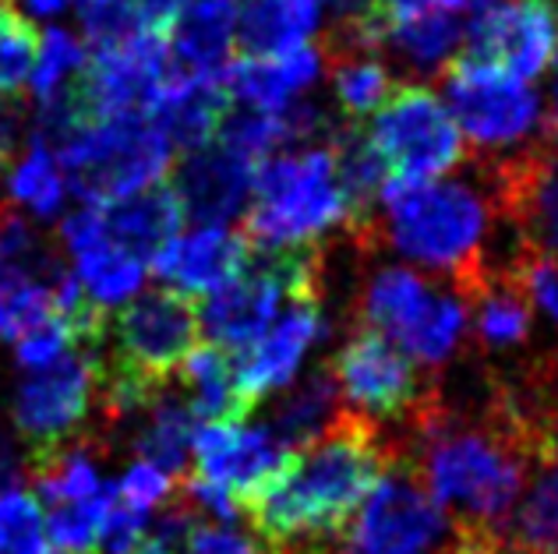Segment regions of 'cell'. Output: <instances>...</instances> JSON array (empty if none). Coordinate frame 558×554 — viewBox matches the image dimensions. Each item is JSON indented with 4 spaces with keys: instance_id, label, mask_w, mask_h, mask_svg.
I'll list each match as a JSON object with an SVG mask.
<instances>
[{
    "instance_id": "obj_19",
    "label": "cell",
    "mask_w": 558,
    "mask_h": 554,
    "mask_svg": "<svg viewBox=\"0 0 558 554\" xmlns=\"http://www.w3.org/2000/svg\"><path fill=\"white\" fill-rule=\"evenodd\" d=\"M238 53V0H191L170 28L178 75H223Z\"/></svg>"
},
{
    "instance_id": "obj_5",
    "label": "cell",
    "mask_w": 558,
    "mask_h": 554,
    "mask_svg": "<svg viewBox=\"0 0 558 554\" xmlns=\"http://www.w3.org/2000/svg\"><path fill=\"white\" fill-rule=\"evenodd\" d=\"M53 156L68 170V184L82 198V206L107 209L113 201L167 181L178 152L149 116L128 113L78 127L68 141L57 145Z\"/></svg>"
},
{
    "instance_id": "obj_42",
    "label": "cell",
    "mask_w": 558,
    "mask_h": 554,
    "mask_svg": "<svg viewBox=\"0 0 558 554\" xmlns=\"http://www.w3.org/2000/svg\"><path fill=\"white\" fill-rule=\"evenodd\" d=\"M68 4V0H28V8H33L36 14H57Z\"/></svg>"
},
{
    "instance_id": "obj_32",
    "label": "cell",
    "mask_w": 558,
    "mask_h": 554,
    "mask_svg": "<svg viewBox=\"0 0 558 554\" xmlns=\"http://www.w3.org/2000/svg\"><path fill=\"white\" fill-rule=\"evenodd\" d=\"M89 61V53L85 47L68 33V28L53 25L47 36H43V47H39V61H36V71H33V93L43 103V99H50L64 89V85L78 75Z\"/></svg>"
},
{
    "instance_id": "obj_39",
    "label": "cell",
    "mask_w": 558,
    "mask_h": 554,
    "mask_svg": "<svg viewBox=\"0 0 558 554\" xmlns=\"http://www.w3.org/2000/svg\"><path fill=\"white\" fill-rule=\"evenodd\" d=\"M442 554H509L506 541H484V537H457L446 544Z\"/></svg>"
},
{
    "instance_id": "obj_17",
    "label": "cell",
    "mask_w": 558,
    "mask_h": 554,
    "mask_svg": "<svg viewBox=\"0 0 558 554\" xmlns=\"http://www.w3.org/2000/svg\"><path fill=\"white\" fill-rule=\"evenodd\" d=\"M230 107L233 96L227 89V71L223 75H178V71H170V82L163 96L156 99L149 121L163 131L173 152L187 156L216 141Z\"/></svg>"
},
{
    "instance_id": "obj_3",
    "label": "cell",
    "mask_w": 558,
    "mask_h": 554,
    "mask_svg": "<svg viewBox=\"0 0 558 554\" xmlns=\"http://www.w3.org/2000/svg\"><path fill=\"white\" fill-rule=\"evenodd\" d=\"M347 325L381 332L424 371L442 374L466 340L470 311L463 290L446 275L414 266H378L361 275Z\"/></svg>"
},
{
    "instance_id": "obj_16",
    "label": "cell",
    "mask_w": 558,
    "mask_h": 554,
    "mask_svg": "<svg viewBox=\"0 0 558 554\" xmlns=\"http://www.w3.org/2000/svg\"><path fill=\"white\" fill-rule=\"evenodd\" d=\"M252 241L244 230L230 226H198L173 237L153 258V272L181 290V294H216L233 275H241L252 261Z\"/></svg>"
},
{
    "instance_id": "obj_30",
    "label": "cell",
    "mask_w": 558,
    "mask_h": 554,
    "mask_svg": "<svg viewBox=\"0 0 558 554\" xmlns=\"http://www.w3.org/2000/svg\"><path fill=\"white\" fill-rule=\"evenodd\" d=\"M113 502V484H102L99 494L75 505L53 508L47 519V537L53 554H99L102 522H107Z\"/></svg>"
},
{
    "instance_id": "obj_11",
    "label": "cell",
    "mask_w": 558,
    "mask_h": 554,
    "mask_svg": "<svg viewBox=\"0 0 558 554\" xmlns=\"http://www.w3.org/2000/svg\"><path fill=\"white\" fill-rule=\"evenodd\" d=\"M558 22L545 0H470L466 61L502 67L512 78H537L555 61Z\"/></svg>"
},
{
    "instance_id": "obj_20",
    "label": "cell",
    "mask_w": 558,
    "mask_h": 554,
    "mask_svg": "<svg viewBox=\"0 0 558 554\" xmlns=\"http://www.w3.org/2000/svg\"><path fill=\"white\" fill-rule=\"evenodd\" d=\"M322 50L301 47L283 57H269V61H252V57H238L227 67V89L230 96L258 113H283L298 96L307 93L322 75Z\"/></svg>"
},
{
    "instance_id": "obj_13",
    "label": "cell",
    "mask_w": 558,
    "mask_h": 554,
    "mask_svg": "<svg viewBox=\"0 0 558 554\" xmlns=\"http://www.w3.org/2000/svg\"><path fill=\"white\" fill-rule=\"evenodd\" d=\"M258 167L223 141L181 156L170 184L181 198L184 220L195 226H230L244 212L247 195H255Z\"/></svg>"
},
{
    "instance_id": "obj_15",
    "label": "cell",
    "mask_w": 558,
    "mask_h": 554,
    "mask_svg": "<svg viewBox=\"0 0 558 554\" xmlns=\"http://www.w3.org/2000/svg\"><path fill=\"white\" fill-rule=\"evenodd\" d=\"M460 290L466 297L470 332H474L481 354L502 357L498 364H506L509 354L531 343L537 304L520 275V261L517 266H484Z\"/></svg>"
},
{
    "instance_id": "obj_27",
    "label": "cell",
    "mask_w": 558,
    "mask_h": 554,
    "mask_svg": "<svg viewBox=\"0 0 558 554\" xmlns=\"http://www.w3.org/2000/svg\"><path fill=\"white\" fill-rule=\"evenodd\" d=\"M509 554H558V459L534 466L506 530Z\"/></svg>"
},
{
    "instance_id": "obj_6",
    "label": "cell",
    "mask_w": 558,
    "mask_h": 554,
    "mask_svg": "<svg viewBox=\"0 0 558 554\" xmlns=\"http://www.w3.org/2000/svg\"><path fill=\"white\" fill-rule=\"evenodd\" d=\"M329 364L350 410L392 434L407 431L417 417L428 414L442 389V374L424 371L392 340L364 325L350 329L347 343Z\"/></svg>"
},
{
    "instance_id": "obj_34",
    "label": "cell",
    "mask_w": 558,
    "mask_h": 554,
    "mask_svg": "<svg viewBox=\"0 0 558 554\" xmlns=\"http://www.w3.org/2000/svg\"><path fill=\"white\" fill-rule=\"evenodd\" d=\"M173 488H178V480L159 473L156 466H149V463H135L124 473L121 484H117V498H121L124 505H131V508H138V513H145V516H153L156 505L170 502Z\"/></svg>"
},
{
    "instance_id": "obj_8",
    "label": "cell",
    "mask_w": 558,
    "mask_h": 554,
    "mask_svg": "<svg viewBox=\"0 0 558 554\" xmlns=\"http://www.w3.org/2000/svg\"><path fill=\"white\" fill-rule=\"evenodd\" d=\"M372 149L400 181H442L466 159L463 131L435 89L421 82H400L372 113Z\"/></svg>"
},
{
    "instance_id": "obj_22",
    "label": "cell",
    "mask_w": 558,
    "mask_h": 554,
    "mask_svg": "<svg viewBox=\"0 0 558 554\" xmlns=\"http://www.w3.org/2000/svg\"><path fill=\"white\" fill-rule=\"evenodd\" d=\"M318 0H238V57L269 61L307 47Z\"/></svg>"
},
{
    "instance_id": "obj_7",
    "label": "cell",
    "mask_w": 558,
    "mask_h": 554,
    "mask_svg": "<svg viewBox=\"0 0 558 554\" xmlns=\"http://www.w3.org/2000/svg\"><path fill=\"white\" fill-rule=\"evenodd\" d=\"M99 382L102 349H71L50 368L25 378L14 399V431L25 442L22 473L50 463L68 445L89 439Z\"/></svg>"
},
{
    "instance_id": "obj_4",
    "label": "cell",
    "mask_w": 558,
    "mask_h": 554,
    "mask_svg": "<svg viewBox=\"0 0 558 554\" xmlns=\"http://www.w3.org/2000/svg\"><path fill=\"white\" fill-rule=\"evenodd\" d=\"M350 212L329 145L276 152L258 167L255 206L244 212V237L255 251L322 244L332 230H347Z\"/></svg>"
},
{
    "instance_id": "obj_41",
    "label": "cell",
    "mask_w": 558,
    "mask_h": 554,
    "mask_svg": "<svg viewBox=\"0 0 558 554\" xmlns=\"http://www.w3.org/2000/svg\"><path fill=\"white\" fill-rule=\"evenodd\" d=\"M128 554H178V551H173L170 544H163V541H156V537H142V541Z\"/></svg>"
},
{
    "instance_id": "obj_29",
    "label": "cell",
    "mask_w": 558,
    "mask_h": 554,
    "mask_svg": "<svg viewBox=\"0 0 558 554\" xmlns=\"http://www.w3.org/2000/svg\"><path fill=\"white\" fill-rule=\"evenodd\" d=\"M8 195L19 206H28L36 216H53L64 206V177H61V163L50 152L47 141H39L33 135L28 152L19 159V167L11 170L8 181Z\"/></svg>"
},
{
    "instance_id": "obj_35",
    "label": "cell",
    "mask_w": 558,
    "mask_h": 554,
    "mask_svg": "<svg viewBox=\"0 0 558 554\" xmlns=\"http://www.w3.org/2000/svg\"><path fill=\"white\" fill-rule=\"evenodd\" d=\"M184 554H266L255 537H244L230 522H195L184 537Z\"/></svg>"
},
{
    "instance_id": "obj_43",
    "label": "cell",
    "mask_w": 558,
    "mask_h": 554,
    "mask_svg": "<svg viewBox=\"0 0 558 554\" xmlns=\"http://www.w3.org/2000/svg\"><path fill=\"white\" fill-rule=\"evenodd\" d=\"M545 4L551 8V14H555V22H558V0H545Z\"/></svg>"
},
{
    "instance_id": "obj_33",
    "label": "cell",
    "mask_w": 558,
    "mask_h": 554,
    "mask_svg": "<svg viewBox=\"0 0 558 554\" xmlns=\"http://www.w3.org/2000/svg\"><path fill=\"white\" fill-rule=\"evenodd\" d=\"M71 349H75V332H71V325L61 315H50L47 322L36 325L33 332L19 340V364L22 368L43 371L61 357H68Z\"/></svg>"
},
{
    "instance_id": "obj_24",
    "label": "cell",
    "mask_w": 558,
    "mask_h": 554,
    "mask_svg": "<svg viewBox=\"0 0 558 554\" xmlns=\"http://www.w3.org/2000/svg\"><path fill=\"white\" fill-rule=\"evenodd\" d=\"M463 39H466L463 14L452 11L421 14V19L400 22L381 33V57H389L396 67L410 71V75L435 78L446 75V67L457 61Z\"/></svg>"
},
{
    "instance_id": "obj_40",
    "label": "cell",
    "mask_w": 558,
    "mask_h": 554,
    "mask_svg": "<svg viewBox=\"0 0 558 554\" xmlns=\"http://www.w3.org/2000/svg\"><path fill=\"white\" fill-rule=\"evenodd\" d=\"M318 4H326L332 11V25L336 22H357L368 14L372 0H318Z\"/></svg>"
},
{
    "instance_id": "obj_25",
    "label": "cell",
    "mask_w": 558,
    "mask_h": 554,
    "mask_svg": "<svg viewBox=\"0 0 558 554\" xmlns=\"http://www.w3.org/2000/svg\"><path fill=\"white\" fill-rule=\"evenodd\" d=\"M181 392L198 424H244L247 410L238 396V378L227 349L202 343L181 368Z\"/></svg>"
},
{
    "instance_id": "obj_38",
    "label": "cell",
    "mask_w": 558,
    "mask_h": 554,
    "mask_svg": "<svg viewBox=\"0 0 558 554\" xmlns=\"http://www.w3.org/2000/svg\"><path fill=\"white\" fill-rule=\"evenodd\" d=\"M187 4H191V0H138L142 25L153 28V33H170L173 22L181 19V11Z\"/></svg>"
},
{
    "instance_id": "obj_2",
    "label": "cell",
    "mask_w": 558,
    "mask_h": 554,
    "mask_svg": "<svg viewBox=\"0 0 558 554\" xmlns=\"http://www.w3.org/2000/svg\"><path fill=\"white\" fill-rule=\"evenodd\" d=\"M495 226V209L477 181L389 177L381 187L375 244L378 251L392 247L424 266V272L463 286L488 266V237Z\"/></svg>"
},
{
    "instance_id": "obj_37",
    "label": "cell",
    "mask_w": 558,
    "mask_h": 554,
    "mask_svg": "<svg viewBox=\"0 0 558 554\" xmlns=\"http://www.w3.org/2000/svg\"><path fill=\"white\" fill-rule=\"evenodd\" d=\"M22 135H25V103L19 96H0V177L19 167Z\"/></svg>"
},
{
    "instance_id": "obj_12",
    "label": "cell",
    "mask_w": 558,
    "mask_h": 554,
    "mask_svg": "<svg viewBox=\"0 0 558 554\" xmlns=\"http://www.w3.org/2000/svg\"><path fill=\"white\" fill-rule=\"evenodd\" d=\"M298 459L269 428L247 424H202L195 431V470L191 477L205 480L230 494L238 513H247L262 494H269Z\"/></svg>"
},
{
    "instance_id": "obj_18",
    "label": "cell",
    "mask_w": 558,
    "mask_h": 554,
    "mask_svg": "<svg viewBox=\"0 0 558 554\" xmlns=\"http://www.w3.org/2000/svg\"><path fill=\"white\" fill-rule=\"evenodd\" d=\"M322 64L329 67L332 96L340 107L347 124H364V116H372L396 89L389 64L381 61V53L364 47L343 28H326V36L318 42Z\"/></svg>"
},
{
    "instance_id": "obj_26",
    "label": "cell",
    "mask_w": 558,
    "mask_h": 554,
    "mask_svg": "<svg viewBox=\"0 0 558 554\" xmlns=\"http://www.w3.org/2000/svg\"><path fill=\"white\" fill-rule=\"evenodd\" d=\"M198 417L191 414V406L184 399V392H163L153 410H149V424L142 428L135 448L142 452V463L156 466L159 473H167L170 480H181L191 473L187 459L195 452V431H198Z\"/></svg>"
},
{
    "instance_id": "obj_31",
    "label": "cell",
    "mask_w": 558,
    "mask_h": 554,
    "mask_svg": "<svg viewBox=\"0 0 558 554\" xmlns=\"http://www.w3.org/2000/svg\"><path fill=\"white\" fill-rule=\"evenodd\" d=\"M43 39L19 11V0H0V96H14L33 78Z\"/></svg>"
},
{
    "instance_id": "obj_14",
    "label": "cell",
    "mask_w": 558,
    "mask_h": 554,
    "mask_svg": "<svg viewBox=\"0 0 558 554\" xmlns=\"http://www.w3.org/2000/svg\"><path fill=\"white\" fill-rule=\"evenodd\" d=\"M318 335H326V318H322V297L290 300L283 315L276 318L272 329L262 340L233 354V378H238V396L244 410L252 414L258 399H266L269 392L283 389L293 374H298L304 354L318 343Z\"/></svg>"
},
{
    "instance_id": "obj_28",
    "label": "cell",
    "mask_w": 558,
    "mask_h": 554,
    "mask_svg": "<svg viewBox=\"0 0 558 554\" xmlns=\"http://www.w3.org/2000/svg\"><path fill=\"white\" fill-rule=\"evenodd\" d=\"M75 261H78L85 294L96 304H102V308H113V304L135 297L145 280V261L121 251V247L110 241H102L93 251L78 255Z\"/></svg>"
},
{
    "instance_id": "obj_10",
    "label": "cell",
    "mask_w": 558,
    "mask_h": 554,
    "mask_svg": "<svg viewBox=\"0 0 558 554\" xmlns=\"http://www.w3.org/2000/svg\"><path fill=\"white\" fill-rule=\"evenodd\" d=\"M446 99L457 113L466 141H474L481 156L517 152L537 141L534 127L541 121V99L531 85L506 75L502 67L457 57L446 67Z\"/></svg>"
},
{
    "instance_id": "obj_23",
    "label": "cell",
    "mask_w": 558,
    "mask_h": 554,
    "mask_svg": "<svg viewBox=\"0 0 558 554\" xmlns=\"http://www.w3.org/2000/svg\"><path fill=\"white\" fill-rule=\"evenodd\" d=\"M343 410H347V403L340 396V385H336L332 364H315V368L276 403L269 431L290 452H304L340 420Z\"/></svg>"
},
{
    "instance_id": "obj_1",
    "label": "cell",
    "mask_w": 558,
    "mask_h": 554,
    "mask_svg": "<svg viewBox=\"0 0 558 554\" xmlns=\"http://www.w3.org/2000/svg\"><path fill=\"white\" fill-rule=\"evenodd\" d=\"M400 456L389 428L347 406L318 442L298 452L283 480L247 508L252 537L266 554H318L343 544L350 519Z\"/></svg>"
},
{
    "instance_id": "obj_36",
    "label": "cell",
    "mask_w": 558,
    "mask_h": 554,
    "mask_svg": "<svg viewBox=\"0 0 558 554\" xmlns=\"http://www.w3.org/2000/svg\"><path fill=\"white\" fill-rule=\"evenodd\" d=\"M470 8V0H372L368 8V19L375 25V33L381 39V33L400 22L410 19H421V14H438V11H452V14H463Z\"/></svg>"
},
{
    "instance_id": "obj_9",
    "label": "cell",
    "mask_w": 558,
    "mask_h": 554,
    "mask_svg": "<svg viewBox=\"0 0 558 554\" xmlns=\"http://www.w3.org/2000/svg\"><path fill=\"white\" fill-rule=\"evenodd\" d=\"M449 541L452 522L410 456L392 463L343 533V544L357 554H442Z\"/></svg>"
},
{
    "instance_id": "obj_21",
    "label": "cell",
    "mask_w": 558,
    "mask_h": 554,
    "mask_svg": "<svg viewBox=\"0 0 558 554\" xmlns=\"http://www.w3.org/2000/svg\"><path fill=\"white\" fill-rule=\"evenodd\" d=\"M102 220H107V241L121 247V251L135 255L145 266L173 237H181V226L187 223L170 177L124 201H113V206L102 209Z\"/></svg>"
}]
</instances>
